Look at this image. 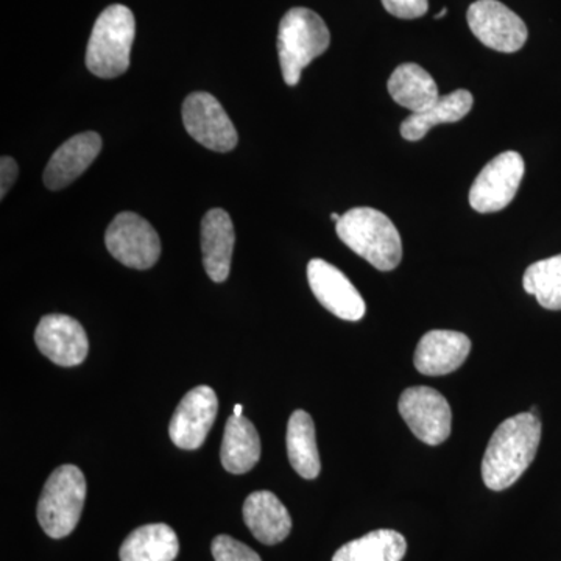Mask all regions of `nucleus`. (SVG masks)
Returning <instances> with one entry per match:
<instances>
[{
	"mask_svg": "<svg viewBox=\"0 0 561 561\" xmlns=\"http://www.w3.org/2000/svg\"><path fill=\"white\" fill-rule=\"evenodd\" d=\"M541 442V421L534 413H518L491 435L482 460V479L490 490L511 489L530 467Z\"/></svg>",
	"mask_w": 561,
	"mask_h": 561,
	"instance_id": "obj_1",
	"label": "nucleus"
},
{
	"mask_svg": "<svg viewBox=\"0 0 561 561\" xmlns=\"http://www.w3.org/2000/svg\"><path fill=\"white\" fill-rule=\"evenodd\" d=\"M339 239L381 272L394 271L402 260L400 232L393 221L373 208H353L335 224Z\"/></svg>",
	"mask_w": 561,
	"mask_h": 561,
	"instance_id": "obj_2",
	"label": "nucleus"
},
{
	"mask_svg": "<svg viewBox=\"0 0 561 561\" xmlns=\"http://www.w3.org/2000/svg\"><path fill=\"white\" fill-rule=\"evenodd\" d=\"M330 44V28L316 11L302 7L287 11L278 31L279 65L287 87H297L302 70L323 55Z\"/></svg>",
	"mask_w": 561,
	"mask_h": 561,
	"instance_id": "obj_3",
	"label": "nucleus"
},
{
	"mask_svg": "<svg viewBox=\"0 0 561 561\" xmlns=\"http://www.w3.org/2000/svg\"><path fill=\"white\" fill-rule=\"evenodd\" d=\"M135 14L125 5H111L102 11L92 28L87 49V66L101 79H116L130 68Z\"/></svg>",
	"mask_w": 561,
	"mask_h": 561,
	"instance_id": "obj_4",
	"label": "nucleus"
},
{
	"mask_svg": "<svg viewBox=\"0 0 561 561\" xmlns=\"http://www.w3.org/2000/svg\"><path fill=\"white\" fill-rule=\"evenodd\" d=\"M87 497L83 472L73 465H62L51 472L38 502L41 529L60 540L76 529Z\"/></svg>",
	"mask_w": 561,
	"mask_h": 561,
	"instance_id": "obj_5",
	"label": "nucleus"
},
{
	"mask_svg": "<svg viewBox=\"0 0 561 561\" xmlns=\"http://www.w3.org/2000/svg\"><path fill=\"white\" fill-rule=\"evenodd\" d=\"M111 256L136 271L153 267L161 256V241L149 221L139 214L121 213L111 221L105 234Z\"/></svg>",
	"mask_w": 561,
	"mask_h": 561,
	"instance_id": "obj_6",
	"label": "nucleus"
},
{
	"mask_svg": "<svg viewBox=\"0 0 561 561\" xmlns=\"http://www.w3.org/2000/svg\"><path fill=\"white\" fill-rule=\"evenodd\" d=\"M398 411L415 437L426 445H442L451 435V405L440 391L423 386L405 389Z\"/></svg>",
	"mask_w": 561,
	"mask_h": 561,
	"instance_id": "obj_7",
	"label": "nucleus"
},
{
	"mask_svg": "<svg viewBox=\"0 0 561 561\" xmlns=\"http://www.w3.org/2000/svg\"><path fill=\"white\" fill-rule=\"evenodd\" d=\"M524 160L518 151H504L482 169L470 190L471 208L481 214L507 208L522 184Z\"/></svg>",
	"mask_w": 561,
	"mask_h": 561,
	"instance_id": "obj_8",
	"label": "nucleus"
},
{
	"mask_svg": "<svg viewBox=\"0 0 561 561\" xmlns=\"http://www.w3.org/2000/svg\"><path fill=\"white\" fill-rule=\"evenodd\" d=\"M184 128L191 138L213 151H231L239 142L238 130L221 103L209 92H192L183 103Z\"/></svg>",
	"mask_w": 561,
	"mask_h": 561,
	"instance_id": "obj_9",
	"label": "nucleus"
},
{
	"mask_svg": "<svg viewBox=\"0 0 561 561\" xmlns=\"http://www.w3.org/2000/svg\"><path fill=\"white\" fill-rule=\"evenodd\" d=\"M467 20L471 32L483 46L502 54L522 50L529 36L522 18L497 0L472 3Z\"/></svg>",
	"mask_w": 561,
	"mask_h": 561,
	"instance_id": "obj_10",
	"label": "nucleus"
},
{
	"mask_svg": "<svg viewBox=\"0 0 561 561\" xmlns=\"http://www.w3.org/2000/svg\"><path fill=\"white\" fill-rule=\"evenodd\" d=\"M217 411L219 400L210 387L201 386L191 390L180 401L169 424V435L173 445L187 451L201 448L217 419Z\"/></svg>",
	"mask_w": 561,
	"mask_h": 561,
	"instance_id": "obj_11",
	"label": "nucleus"
},
{
	"mask_svg": "<svg viewBox=\"0 0 561 561\" xmlns=\"http://www.w3.org/2000/svg\"><path fill=\"white\" fill-rule=\"evenodd\" d=\"M308 279L312 294L324 309L339 319L359 321L367 312L364 298L345 273L323 260H312L308 265Z\"/></svg>",
	"mask_w": 561,
	"mask_h": 561,
	"instance_id": "obj_12",
	"label": "nucleus"
},
{
	"mask_svg": "<svg viewBox=\"0 0 561 561\" xmlns=\"http://www.w3.org/2000/svg\"><path fill=\"white\" fill-rule=\"evenodd\" d=\"M36 346L47 359L61 367H76L87 359L90 342L83 327L69 316L50 313L35 331Z\"/></svg>",
	"mask_w": 561,
	"mask_h": 561,
	"instance_id": "obj_13",
	"label": "nucleus"
},
{
	"mask_svg": "<svg viewBox=\"0 0 561 561\" xmlns=\"http://www.w3.org/2000/svg\"><path fill=\"white\" fill-rule=\"evenodd\" d=\"M102 150V138L94 131L80 133L66 140L51 154L44 171V184L50 191H60L87 172Z\"/></svg>",
	"mask_w": 561,
	"mask_h": 561,
	"instance_id": "obj_14",
	"label": "nucleus"
},
{
	"mask_svg": "<svg viewBox=\"0 0 561 561\" xmlns=\"http://www.w3.org/2000/svg\"><path fill=\"white\" fill-rule=\"evenodd\" d=\"M471 353L463 332L435 330L421 337L415 351V368L421 375L443 376L456 371Z\"/></svg>",
	"mask_w": 561,
	"mask_h": 561,
	"instance_id": "obj_15",
	"label": "nucleus"
},
{
	"mask_svg": "<svg viewBox=\"0 0 561 561\" xmlns=\"http://www.w3.org/2000/svg\"><path fill=\"white\" fill-rule=\"evenodd\" d=\"M234 239V225L227 210L214 208L205 214L202 220L203 265L214 283H224L230 275Z\"/></svg>",
	"mask_w": 561,
	"mask_h": 561,
	"instance_id": "obj_16",
	"label": "nucleus"
},
{
	"mask_svg": "<svg viewBox=\"0 0 561 561\" xmlns=\"http://www.w3.org/2000/svg\"><path fill=\"white\" fill-rule=\"evenodd\" d=\"M243 522L256 540L268 546L286 540L291 530L289 512L272 491H254L247 497Z\"/></svg>",
	"mask_w": 561,
	"mask_h": 561,
	"instance_id": "obj_17",
	"label": "nucleus"
},
{
	"mask_svg": "<svg viewBox=\"0 0 561 561\" xmlns=\"http://www.w3.org/2000/svg\"><path fill=\"white\" fill-rule=\"evenodd\" d=\"M387 88L391 99L398 105L411 110L412 114L424 113L440 99L437 83L431 73L415 62L398 66L391 73Z\"/></svg>",
	"mask_w": 561,
	"mask_h": 561,
	"instance_id": "obj_18",
	"label": "nucleus"
},
{
	"mask_svg": "<svg viewBox=\"0 0 561 561\" xmlns=\"http://www.w3.org/2000/svg\"><path fill=\"white\" fill-rule=\"evenodd\" d=\"M220 457L225 470L231 474L249 472L260 461V435L253 423L245 416L231 415L227 421Z\"/></svg>",
	"mask_w": 561,
	"mask_h": 561,
	"instance_id": "obj_19",
	"label": "nucleus"
},
{
	"mask_svg": "<svg viewBox=\"0 0 561 561\" xmlns=\"http://www.w3.org/2000/svg\"><path fill=\"white\" fill-rule=\"evenodd\" d=\"M180 552L179 537L168 524H147L128 535L121 561H173Z\"/></svg>",
	"mask_w": 561,
	"mask_h": 561,
	"instance_id": "obj_20",
	"label": "nucleus"
},
{
	"mask_svg": "<svg viewBox=\"0 0 561 561\" xmlns=\"http://www.w3.org/2000/svg\"><path fill=\"white\" fill-rule=\"evenodd\" d=\"M472 102L474 99L467 90H457L451 94L443 95L430 110L424 113L411 114L408 119L402 122L401 136L412 142L423 139L435 125L454 124V122H459L468 116L472 108Z\"/></svg>",
	"mask_w": 561,
	"mask_h": 561,
	"instance_id": "obj_21",
	"label": "nucleus"
},
{
	"mask_svg": "<svg viewBox=\"0 0 561 561\" xmlns=\"http://www.w3.org/2000/svg\"><path fill=\"white\" fill-rule=\"evenodd\" d=\"M287 454L291 468L305 479H316L321 463L317 446L316 426L312 416L305 411H295L287 424Z\"/></svg>",
	"mask_w": 561,
	"mask_h": 561,
	"instance_id": "obj_22",
	"label": "nucleus"
},
{
	"mask_svg": "<svg viewBox=\"0 0 561 561\" xmlns=\"http://www.w3.org/2000/svg\"><path fill=\"white\" fill-rule=\"evenodd\" d=\"M408 552V541L400 531L381 529L346 542L332 561H401Z\"/></svg>",
	"mask_w": 561,
	"mask_h": 561,
	"instance_id": "obj_23",
	"label": "nucleus"
},
{
	"mask_svg": "<svg viewBox=\"0 0 561 561\" xmlns=\"http://www.w3.org/2000/svg\"><path fill=\"white\" fill-rule=\"evenodd\" d=\"M524 290L548 311H561V254L531 264L524 273Z\"/></svg>",
	"mask_w": 561,
	"mask_h": 561,
	"instance_id": "obj_24",
	"label": "nucleus"
},
{
	"mask_svg": "<svg viewBox=\"0 0 561 561\" xmlns=\"http://www.w3.org/2000/svg\"><path fill=\"white\" fill-rule=\"evenodd\" d=\"M210 551L216 561H262L253 549L228 535H219L214 538Z\"/></svg>",
	"mask_w": 561,
	"mask_h": 561,
	"instance_id": "obj_25",
	"label": "nucleus"
},
{
	"mask_svg": "<svg viewBox=\"0 0 561 561\" xmlns=\"http://www.w3.org/2000/svg\"><path fill=\"white\" fill-rule=\"evenodd\" d=\"M383 9L400 20H416L430 10L427 0H381Z\"/></svg>",
	"mask_w": 561,
	"mask_h": 561,
	"instance_id": "obj_26",
	"label": "nucleus"
},
{
	"mask_svg": "<svg viewBox=\"0 0 561 561\" xmlns=\"http://www.w3.org/2000/svg\"><path fill=\"white\" fill-rule=\"evenodd\" d=\"M0 197H7L11 186H13L14 181L18 180V175H20V169H18L16 161L10 157H2L0 160Z\"/></svg>",
	"mask_w": 561,
	"mask_h": 561,
	"instance_id": "obj_27",
	"label": "nucleus"
},
{
	"mask_svg": "<svg viewBox=\"0 0 561 561\" xmlns=\"http://www.w3.org/2000/svg\"><path fill=\"white\" fill-rule=\"evenodd\" d=\"M242 411H243L242 404H236L234 405V412H232V415H234V416H243L242 415Z\"/></svg>",
	"mask_w": 561,
	"mask_h": 561,
	"instance_id": "obj_28",
	"label": "nucleus"
},
{
	"mask_svg": "<svg viewBox=\"0 0 561 561\" xmlns=\"http://www.w3.org/2000/svg\"><path fill=\"white\" fill-rule=\"evenodd\" d=\"M448 14V9H443L440 13L435 14V20H442L443 16H446Z\"/></svg>",
	"mask_w": 561,
	"mask_h": 561,
	"instance_id": "obj_29",
	"label": "nucleus"
},
{
	"mask_svg": "<svg viewBox=\"0 0 561 561\" xmlns=\"http://www.w3.org/2000/svg\"><path fill=\"white\" fill-rule=\"evenodd\" d=\"M331 219L334 220L335 224H337V221L342 219V216H341V214L332 213L331 214Z\"/></svg>",
	"mask_w": 561,
	"mask_h": 561,
	"instance_id": "obj_30",
	"label": "nucleus"
}]
</instances>
